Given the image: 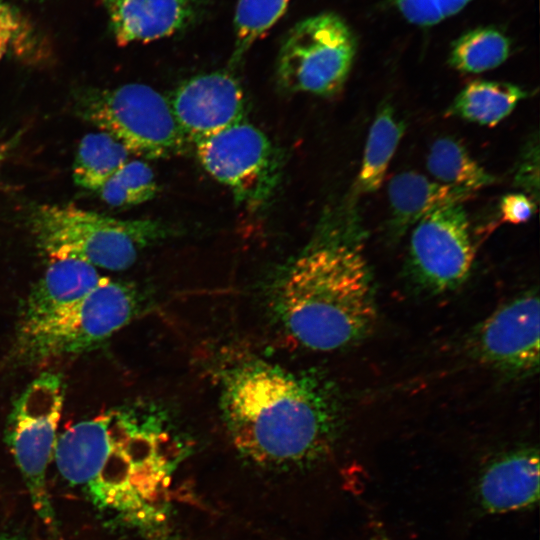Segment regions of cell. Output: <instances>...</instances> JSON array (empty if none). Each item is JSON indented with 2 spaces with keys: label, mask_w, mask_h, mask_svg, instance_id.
<instances>
[{
  "label": "cell",
  "mask_w": 540,
  "mask_h": 540,
  "mask_svg": "<svg viewBox=\"0 0 540 540\" xmlns=\"http://www.w3.org/2000/svg\"><path fill=\"white\" fill-rule=\"evenodd\" d=\"M220 407L236 446L260 461L320 459L340 434V402L329 382L263 360L226 372Z\"/></svg>",
  "instance_id": "1"
},
{
  "label": "cell",
  "mask_w": 540,
  "mask_h": 540,
  "mask_svg": "<svg viewBox=\"0 0 540 540\" xmlns=\"http://www.w3.org/2000/svg\"><path fill=\"white\" fill-rule=\"evenodd\" d=\"M277 310L287 331L307 348L333 351L364 339L377 312L362 253L340 240L304 252L280 281Z\"/></svg>",
  "instance_id": "2"
},
{
  "label": "cell",
  "mask_w": 540,
  "mask_h": 540,
  "mask_svg": "<svg viewBox=\"0 0 540 540\" xmlns=\"http://www.w3.org/2000/svg\"><path fill=\"white\" fill-rule=\"evenodd\" d=\"M168 416L148 402L112 407L75 423L57 438L56 467L70 484L81 487L99 508L146 520L129 488L136 467L157 460Z\"/></svg>",
  "instance_id": "3"
},
{
  "label": "cell",
  "mask_w": 540,
  "mask_h": 540,
  "mask_svg": "<svg viewBox=\"0 0 540 540\" xmlns=\"http://www.w3.org/2000/svg\"><path fill=\"white\" fill-rule=\"evenodd\" d=\"M29 222L50 259L74 258L113 271L129 268L141 252L172 234L159 220L118 219L74 205H40Z\"/></svg>",
  "instance_id": "4"
},
{
  "label": "cell",
  "mask_w": 540,
  "mask_h": 540,
  "mask_svg": "<svg viewBox=\"0 0 540 540\" xmlns=\"http://www.w3.org/2000/svg\"><path fill=\"white\" fill-rule=\"evenodd\" d=\"M139 307L131 284L108 278L67 309L18 327L13 356L20 364L37 365L92 351L128 324Z\"/></svg>",
  "instance_id": "5"
},
{
  "label": "cell",
  "mask_w": 540,
  "mask_h": 540,
  "mask_svg": "<svg viewBox=\"0 0 540 540\" xmlns=\"http://www.w3.org/2000/svg\"><path fill=\"white\" fill-rule=\"evenodd\" d=\"M79 116L148 159L185 151L189 141L180 129L169 99L152 87L129 83L115 88H88L76 93Z\"/></svg>",
  "instance_id": "6"
},
{
  "label": "cell",
  "mask_w": 540,
  "mask_h": 540,
  "mask_svg": "<svg viewBox=\"0 0 540 540\" xmlns=\"http://www.w3.org/2000/svg\"><path fill=\"white\" fill-rule=\"evenodd\" d=\"M64 394L60 373H41L14 402L4 432L5 443L22 475L31 503L53 533L58 532V522L46 474L54 456Z\"/></svg>",
  "instance_id": "7"
},
{
  "label": "cell",
  "mask_w": 540,
  "mask_h": 540,
  "mask_svg": "<svg viewBox=\"0 0 540 540\" xmlns=\"http://www.w3.org/2000/svg\"><path fill=\"white\" fill-rule=\"evenodd\" d=\"M356 44L336 14L321 13L296 23L279 50L276 76L288 92L332 96L350 72Z\"/></svg>",
  "instance_id": "8"
},
{
  "label": "cell",
  "mask_w": 540,
  "mask_h": 540,
  "mask_svg": "<svg viewBox=\"0 0 540 540\" xmlns=\"http://www.w3.org/2000/svg\"><path fill=\"white\" fill-rule=\"evenodd\" d=\"M195 146L203 168L227 186L238 203L258 207L276 188L281 173L280 156L268 137L253 124L242 120Z\"/></svg>",
  "instance_id": "9"
},
{
  "label": "cell",
  "mask_w": 540,
  "mask_h": 540,
  "mask_svg": "<svg viewBox=\"0 0 540 540\" xmlns=\"http://www.w3.org/2000/svg\"><path fill=\"white\" fill-rule=\"evenodd\" d=\"M475 256L463 203L430 212L415 223L409 242L413 278L429 292L453 290L468 277Z\"/></svg>",
  "instance_id": "10"
},
{
  "label": "cell",
  "mask_w": 540,
  "mask_h": 540,
  "mask_svg": "<svg viewBox=\"0 0 540 540\" xmlns=\"http://www.w3.org/2000/svg\"><path fill=\"white\" fill-rule=\"evenodd\" d=\"M539 298L524 292L503 304L470 338L471 354L483 365L514 377L539 367Z\"/></svg>",
  "instance_id": "11"
},
{
  "label": "cell",
  "mask_w": 540,
  "mask_h": 540,
  "mask_svg": "<svg viewBox=\"0 0 540 540\" xmlns=\"http://www.w3.org/2000/svg\"><path fill=\"white\" fill-rule=\"evenodd\" d=\"M169 102L189 143L196 144L244 120L243 90L227 72L186 80L174 90Z\"/></svg>",
  "instance_id": "12"
},
{
  "label": "cell",
  "mask_w": 540,
  "mask_h": 540,
  "mask_svg": "<svg viewBox=\"0 0 540 540\" xmlns=\"http://www.w3.org/2000/svg\"><path fill=\"white\" fill-rule=\"evenodd\" d=\"M539 499V454L518 447L490 460L476 481V500L488 514H504L533 507Z\"/></svg>",
  "instance_id": "13"
},
{
  "label": "cell",
  "mask_w": 540,
  "mask_h": 540,
  "mask_svg": "<svg viewBox=\"0 0 540 540\" xmlns=\"http://www.w3.org/2000/svg\"><path fill=\"white\" fill-rule=\"evenodd\" d=\"M119 45L174 35L200 17V0H102Z\"/></svg>",
  "instance_id": "14"
},
{
  "label": "cell",
  "mask_w": 540,
  "mask_h": 540,
  "mask_svg": "<svg viewBox=\"0 0 540 540\" xmlns=\"http://www.w3.org/2000/svg\"><path fill=\"white\" fill-rule=\"evenodd\" d=\"M44 275L31 288L19 327L37 324L74 305L108 278L91 264L74 258L50 259Z\"/></svg>",
  "instance_id": "15"
},
{
  "label": "cell",
  "mask_w": 540,
  "mask_h": 540,
  "mask_svg": "<svg viewBox=\"0 0 540 540\" xmlns=\"http://www.w3.org/2000/svg\"><path fill=\"white\" fill-rule=\"evenodd\" d=\"M387 193L393 217L398 225L404 227L415 224L434 210L464 203L473 196L414 171L394 175Z\"/></svg>",
  "instance_id": "16"
},
{
  "label": "cell",
  "mask_w": 540,
  "mask_h": 540,
  "mask_svg": "<svg viewBox=\"0 0 540 540\" xmlns=\"http://www.w3.org/2000/svg\"><path fill=\"white\" fill-rule=\"evenodd\" d=\"M526 96L509 83L476 80L466 85L449 108L450 114L483 126H494L506 118Z\"/></svg>",
  "instance_id": "17"
},
{
  "label": "cell",
  "mask_w": 540,
  "mask_h": 540,
  "mask_svg": "<svg viewBox=\"0 0 540 540\" xmlns=\"http://www.w3.org/2000/svg\"><path fill=\"white\" fill-rule=\"evenodd\" d=\"M426 166L435 181L470 194L495 181L460 142L449 137L431 145Z\"/></svg>",
  "instance_id": "18"
},
{
  "label": "cell",
  "mask_w": 540,
  "mask_h": 540,
  "mask_svg": "<svg viewBox=\"0 0 540 540\" xmlns=\"http://www.w3.org/2000/svg\"><path fill=\"white\" fill-rule=\"evenodd\" d=\"M403 132V125L390 106L378 111L367 136L357 177L360 192L372 193L381 187Z\"/></svg>",
  "instance_id": "19"
},
{
  "label": "cell",
  "mask_w": 540,
  "mask_h": 540,
  "mask_svg": "<svg viewBox=\"0 0 540 540\" xmlns=\"http://www.w3.org/2000/svg\"><path fill=\"white\" fill-rule=\"evenodd\" d=\"M130 152L112 135L100 131L85 135L77 149L73 164L74 182L97 191L122 165Z\"/></svg>",
  "instance_id": "20"
},
{
  "label": "cell",
  "mask_w": 540,
  "mask_h": 540,
  "mask_svg": "<svg viewBox=\"0 0 540 540\" xmlns=\"http://www.w3.org/2000/svg\"><path fill=\"white\" fill-rule=\"evenodd\" d=\"M507 37L493 28L472 30L453 45L450 62L460 71L480 73L501 65L508 57Z\"/></svg>",
  "instance_id": "21"
},
{
  "label": "cell",
  "mask_w": 540,
  "mask_h": 540,
  "mask_svg": "<svg viewBox=\"0 0 540 540\" xmlns=\"http://www.w3.org/2000/svg\"><path fill=\"white\" fill-rule=\"evenodd\" d=\"M158 186L152 168L141 160L127 161L96 192L109 206L131 207L151 200Z\"/></svg>",
  "instance_id": "22"
},
{
  "label": "cell",
  "mask_w": 540,
  "mask_h": 540,
  "mask_svg": "<svg viewBox=\"0 0 540 540\" xmlns=\"http://www.w3.org/2000/svg\"><path fill=\"white\" fill-rule=\"evenodd\" d=\"M289 0H238L235 17V48L231 64L236 65L251 45L283 15Z\"/></svg>",
  "instance_id": "23"
},
{
  "label": "cell",
  "mask_w": 540,
  "mask_h": 540,
  "mask_svg": "<svg viewBox=\"0 0 540 540\" xmlns=\"http://www.w3.org/2000/svg\"><path fill=\"white\" fill-rule=\"evenodd\" d=\"M472 0H395L402 15L411 23L430 26L456 14Z\"/></svg>",
  "instance_id": "24"
},
{
  "label": "cell",
  "mask_w": 540,
  "mask_h": 540,
  "mask_svg": "<svg viewBox=\"0 0 540 540\" xmlns=\"http://www.w3.org/2000/svg\"><path fill=\"white\" fill-rule=\"evenodd\" d=\"M500 211L503 221L519 224L531 218L535 211V204L525 194L511 193L502 198Z\"/></svg>",
  "instance_id": "25"
},
{
  "label": "cell",
  "mask_w": 540,
  "mask_h": 540,
  "mask_svg": "<svg viewBox=\"0 0 540 540\" xmlns=\"http://www.w3.org/2000/svg\"><path fill=\"white\" fill-rule=\"evenodd\" d=\"M19 28V20L11 7L0 3V58L6 53Z\"/></svg>",
  "instance_id": "26"
},
{
  "label": "cell",
  "mask_w": 540,
  "mask_h": 540,
  "mask_svg": "<svg viewBox=\"0 0 540 540\" xmlns=\"http://www.w3.org/2000/svg\"><path fill=\"white\" fill-rule=\"evenodd\" d=\"M0 540H21L19 537L7 533H0Z\"/></svg>",
  "instance_id": "27"
},
{
  "label": "cell",
  "mask_w": 540,
  "mask_h": 540,
  "mask_svg": "<svg viewBox=\"0 0 540 540\" xmlns=\"http://www.w3.org/2000/svg\"><path fill=\"white\" fill-rule=\"evenodd\" d=\"M379 540H387V539L382 538V539H379Z\"/></svg>",
  "instance_id": "28"
}]
</instances>
